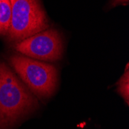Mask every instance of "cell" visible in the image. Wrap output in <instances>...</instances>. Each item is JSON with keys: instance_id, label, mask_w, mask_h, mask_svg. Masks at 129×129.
Returning a JSON list of instances; mask_svg holds the SVG:
<instances>
[{"instance_id": "cell-1", "label": "cell", "mask_w": 129, "mask_h": 129, "mask_svg": "<svg viewBox=\"0 0 129 129\" xmlns=\"http://www.w3.org/2000/svg\"><path fill=\"white\" fill-rule=\"evenodd\" d=\"M39 108V103L22 80L0 61V129H13Z\"/></svg>"}, {"instance_id": "cell-2", "label": "cell", "mask_w": 129, "mask_h": 129, "mask_svg": "<svg viewBox=\"0 0 129 129\" xmlns=\"http://www.w3.org/2000/svg\"><path fill=\"white\" fill-rule=\"evenodd\" d=\"M9 60L22 83L35 95L44 100L54 93L58 82L54 66L18 54L12 55Z\"/></svg>"}, {"instance_id": "cell-3", "label": "cell", "mask_w": 129, "mask_h": 129, "mask_svg": "<svg viewBox=\"0 0 129 129\" xmlns=\"http://www.w3.org/2000/svg\"><path fill=\"white\" fill-rule=\"evenodd\" d=\"M11 24L8 37L19 42L49 27L46 13L39 0H10Z\"/></svg>"}, {"instance_id": "cell-4", "label": "cell", "mask_w": 129, "mask_h": 129, "mask_svg": "<svg viewBox=\"0 0 129 129\" xmlns=\"http://www.w3.org/2000/svg\"><path fill=\"white\" fill-rule=\"evenodd\" d=\"M15 50L33 59L54 62L62 58L63 40L56 29H49L17 42Z\"/></svg>"}, {"instance_id": "cell-5", "label": "cell", "mask_w": 129, "mask_h": 129, "mask_svg": "<svg viewBox=\"0 0 129 129\" xmlns=\"http://www.w3.org/2000/svg\"><path fill=\"white\" fill-rule=\"evenodd\" d=\"M12 19L10 0L0 1V35L8 34Z\"/></svg>"}, {"instance_id": "cell-6", "label": "cell", "mask_w": 129, "mask_h": 129, "mask_svg": "<svg viewBox=\"0 0 129 129\" xmlns=\"http://www.w3.org/2000/svg\"><path fill=\"white\" fill-rule=\"evenodd\" d=\"M118 88L117 90L119 94L124 98L127 104L129 103V71H128V63L126 66V70L124 74L121 76L120 80L117 83Z\"/></svg>"}, {"instance_id": "cell-7", "label": "cell", "mask_w": 129, "mask_h": 129, "mask_svg": "<svg viewBox=\"0 0 129 129\" xmlns=\"http://www.w3.org/2000/svg\"><path fill=\"white\" fill-rule=\"evenodd\" d=\"M129 0H111V6H116L120 4H127Z\"/></svg>"}, {"instance_id": "cell-8", "label": "cell", "mask_w": 129, "mask_h": 129, "mask_svg": "<svg viewBox=\"0 0 129 129\" xmlns=\"http://www.w3.org/2000/svg\"><path fill=\"white\" fill-rule=\"evenodd\" d=\"M0 1H3V0H0Z\"/></svg>"}]
</instances>
